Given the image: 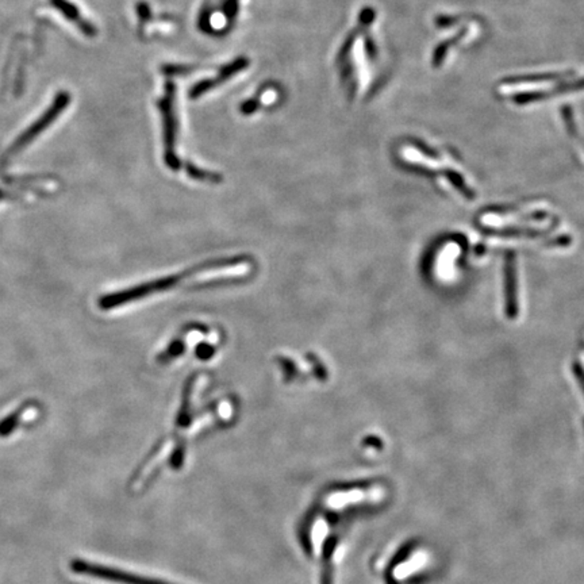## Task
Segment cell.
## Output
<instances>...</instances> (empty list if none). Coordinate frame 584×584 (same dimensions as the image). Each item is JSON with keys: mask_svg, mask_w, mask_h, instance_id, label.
I'll list each match as a JSON object with an SVG mask.
<instances>
[{"mask_svg": "<svg viewBox=\"0 0 584 584\" xmlns=\"http://www.w3.org/2000/svg\"><path fill=\"white\" fill-rule=\"evenodd\" d=\"M71 570L76 572L78 575H87V576H92V578H96V579H103V580H108V582H113V583L168 584L160 582V580H155V579L138 576V575H134V573H129V572L122 571V570H117V568L104 567L101 564H93L90 561H84V560H78V558L71 561Z\"/></svg>", "mask_w": 584, "mask_h": 584, "instance_id": "1", "label": "cell"}, {"mask_svg": "<svg viewBox=\"0 0 584 584\" xmlns=\"http://www.w3.org/2000/svg\"><path fill=\"white\" fill-rule=\"evenodd\" d=\"M69 101H71V98H69V93H68V92L58 93L57 98H56V101H54L52 106L49 107V110L45 113V116H42V117L39 118V121H37L33 126H30V128L27 129V131H25V133L16 140V143H14L13 148H11L13 155L14 153H16L18 150H21L22 148H25L27 143H31L33 138H36L39 133H42L49 125H52L53 122L56 121V118L58 117V116L63 113V110H64L65 107L69 104ZM11 152H10V153H11Z\"/></svg>", "mask_w": 584, "mask_h": 584, "instance_id": "2", "label": "cell"}, {"mask_svg": "<svg viewBox=\"0 0 584 584\" xmlns=\"http://www.w3.org/2000/svg\"><path fill=\"white\" fill-rule=\"evenodd\" d=\"M505 292H506V315L508 318H516L518 314L517 303V271L516 257L510 253L505 264Z\"/></svg>", "mask_w": 584, "mask_h": 584, "instance_id": "3", "label": "cell"}, {"mask_svg": "<svg viewBox=\"0 0 584 584\" xmlns=\"http://www.w3.org/2000/svg\"><path fill=\"white\" fill-rule=\"evenodd\" d=\"M52 3L61 13L64 14L65 16H66L69 21L78 24V27L83 30L84 34H87V36H93V34H95V29H93V26H91L90 24H87V22L81 18V15L78 13V9H76L72 3H69L68 0H52Z\"/></svg>", "mask_w": 584, "mask_h": 584, "instance_id": "4", "label": "cell"}, {"mask_svg": "<svg viewBox=\"0 0 584 584\" xmlns=\"http://www.w3.org/2000/svg\"><path fill=\"white\" fill-rule=\"evenodd\" d=\"M19 416H21V410L16 411L13 416H7L4 421H1L0 424V436H9L14 429L16 428L18 422H19Z\"/></svg>", "mask_w": 584, "mask_h": 584, "instance_id": "5", "label": "cell"}]
</instances>
